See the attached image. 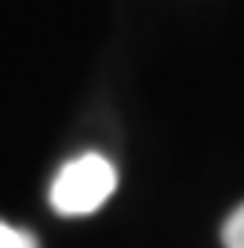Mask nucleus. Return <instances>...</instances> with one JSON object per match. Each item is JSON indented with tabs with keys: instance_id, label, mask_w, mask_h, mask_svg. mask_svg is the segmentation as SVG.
<instances>
[{
	"instance_id": "1",
	"label": "nucleus",
	"mask_w": 244,
	"mask_h": 248,
	"mask_svg": "<svg viewBox=\"0 0 244 248\" xmlns=\"http://www.w3.org/2000/svg\"><path fill=\"white\" fill-rule=\"evenodd\" d=\"M117 190V168L102 154H80L55 175L51 183V208L59 216H92L109 201Z\"/></svg>"
},
{
	"instance_id": "2",
	"label": "nucleus",
	"mask_w": 244,
	"mask_h": 248,
	"mask_svg": "<svg viewBox=\"0 0 244 248\" xmlns=\"http://www.w3.org/2000/svg\"><path fill=\"white\" fill-rule=\"evenodd\" d=\"M222 245L226 248H244V204L229 212V219L222 223Z\"/></svg>"
},
{
	"instance_id": "3",
	"label": "nucleus",
	"mask_w": 244,
	"mask_h": 248,
	"mask_svg": "<svg viewBox=\"0 0 244 248\" xmlns=\"http://www.w3.org/2000/svg\"><path fill=\"white\" fill-rule=\"evenodd\" d=\"M0 248H40L30 230H15V226L0 223Z\"/></svg>"
}]
</instances>
